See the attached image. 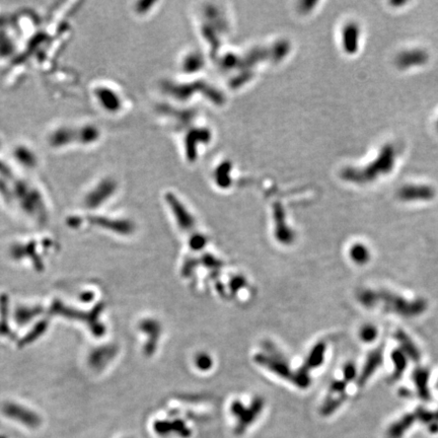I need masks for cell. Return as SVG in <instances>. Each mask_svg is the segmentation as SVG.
<instances>
[{"label":"cell","instance_id":"1","mask_svg":"<svg viewBox=\"0 0 438 438\" xmlns=\"http://www.w3.org/2000/svg\"><path fill=\"white\" fill-rule=\"evenodd\" d=\"M357 298L367 309L380 306L382 311L404 318H415L422 315L427 309V303L424 299L411 300L385 290L365 289L357 294Z\"/></svg>","mask_w":438,"mask_h":438},{"label":"cell","instance_id":"2","mask_svg":"<svg viewBox=\"0 0 438 438\" xmlns=\"http://www.w3.org/2000/svg\"><path fill=\"white\" fill-rule=\"evenodd\" d=\"M397 159L396 148L391 144L384 145L374 160L364 167H348L342 176L345 180L356 183L366 184L377 180L379 177L385 176L395 167Z\"/></svg>","mask_w":438,"mask_h":438},{"label":"cell","instance_id":"3","mask_svg":"<svg viewBox=\"0 0 438 438\" xmlns=\"http://www.w3.org/2000/svg\"><path fill=\"white\" fill-rule=\"evenodd\" d=\"M435 190L429 185L411 184L399 190V198L403 201H430L435 197Z\"/></svg>","mask_w":438,"mask_h":438},{"label":"cell","instance_id":"4","mask_svg":"<svg viewBox=\"0 0 438 438\" xmlns=\"http://www.w3.org/2000/svg\"><path fill=\"white\" fill-rule=\"evenodd\" d=\"M360 38L361 30L359 26L354 22L348 23L342 31L343 50L349 55H354L355 53H357L359 49Z\"/></svg>","mask_w":438,"mask_h":438},{"label":"cell","instance_id":"5","mask_svg":"<svg viewBox=\"0 0 438 438\" xmlns=\"http://www.w3.org/2000/svg\"><path fill=\"white\" fill-rule=\"evenodd\" d=\"M429 57L425 50L412 49L403 51L397 57V66L401 69H409L411 67L422 66L428 61Z\"/></svg>","mask_w":438,"mask_h":438},{"label":"cell","instance_id":"6","mask_svg":"<svg viewBox=\"0 0 438 438\" xmlns=\"http://www.w3.org/2000/svg\"><path fill=\"white\" fill-rule=\"evenodd\" d=\"M382 359H383L382 348H377L371 354L368 355V357L364 363V366L361 370V373L357 379L359 385H363L370 378V376L381 365Z\"/></svg>","mask_w":438,"mask_h":438},{"label":"cell","instance_id":"7","mask_svg":"<svg viewBox=\"0 0 438 438\" xmlns=\"http://www.w3.org/2000/svg\"><path fill=\"white\" fill-rule=\"evenodd\" d=\"M5 413L11 417L12 419H15L17 421H20V423L28 426V427H37L40 424V419L37 415L34 413L28 411L27 409L21 408L17 405H9L5 408Z\"/></svg>","mask_w":438,"mask_h":438},{"label":"cell","instance_id":"8","mask_svg":"<svg viewBox=\"0 0 438 438\" xmlns=\"http://www.w3.org/2000/svg\"><path fill=\"white\" fill-rule=\"evenodd\" d=\"M396 338L401 345V350L407 355L408 358H411L414 361L420 360V352L414 342L410 339V337L402 331L397 332Z\"/></svg>","mask_w":438,"mask_h":438},{"label":"cell","instance_id":"9","mask_svg":"<svg viewBox=\"0 0 438 438\" xmlns=\"http://www.w3.org/2000/svg\"><path fill=\"white\" fill-rule=\"evenodd\" d=\"M391 360L393 363V373L390 376V380H396L400 378L407 368V355L402 350H395L391 353Z\"/></svg>","mask_w":438,"mask_h":438},{"label":"cell","instance_id":"10","mask_svg":"<svg viewBox=\"0 0 438 438\" xmlns=\"http://www.w3.org/2000/svg\"><path fill=\"white\" fill-rule=\"evenodd\" d=\"M350 258L358 265H364L370 259V253L366 246L358 243L350 249Z\"/></svg>","mask_w":438,"mask_h":438},{"label":"cell","instance_id":"11","mask_svg":"<svg viewBox=\"0 0 438 438\" xmlns=\"http://www.w3.org/2000/svg\"><path fill=\"white\" fill-rule=\"evenodd\" d=\"M413 380L420 392V395L425 399L428 397V380L429 372L424 368H418L413 372Z\"/></svg>","mask_w":438,"mask_h":438},{"label":"cell","instance_id":"12","mask_svg":"<svg viewBox=\"0 0 438 438\" xmlns=\"http://www.w3.org/2000/svg\"><path fill=\"white\" fill-rule=\"evenodd\" d=\"M326 352V345L324 343L318 344L311 352V355L306 362V366L309 368H316L317 366H320L324 360V355Z\"/></svg>","mask_w":438,"mask_h":438},{"label":"cell","instance_id":"13","mask_svg":"<svg viewBox=\"0 0 438 438\" xmlns=\"http://www.w3.org/2000/svg\"><path fill=\"white\" fill-rule=\"evenodd\" d=\"M377 335L378 331L376 327L370 324L364 325L359 332V337L364 343H372L377 338Z\"/></svg>","mask_w":438,"mask_h":438},{"label":"cell","instance_id":"14","mask_svg":"<svg viewBox=\"0 0 438 438\" xmlns=\"http://www.w3.org/2000/svg\"><path fill=\"white\" fill-rule=\"evenodd\" d=\"M356 377V367L353 363H348L344 367V381L350 382Z\"/></svg>","mask_w":438,"mask_h":438},{"label":"cell","instance_id":"15","mask_svg":"<svg viewBox=\"0 0 438 438\" xmlns=\"http://www.w3.org/2000/svg\"><path fill=\"white\" fill-rule=\"evenodd\" d=\"M0 438H6L5 436H0Z\"/></svg>","mask_w":438,"mask_h":438},{"label":"cell","instance_id":"16","mask_svg":"<svg viewBox=\"0 0 438 438\" xmlns=\"http://www.w3.org/2000/svg\"><path fill=\"white\" fill-rule=\"evenodd\" d=\"M437 128H438V120H437Z\"/></svg>","mask_w":438,"mask_h":438}]
</instances>
